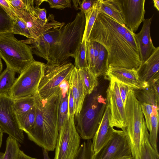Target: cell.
<instances>
[{
    "label": "cell",
    "mask_w": 159,
    "mask_h": 159,
    "mask_svg": "<svg viewBox=\"0 0 159 159\" xmlns=\"http://www.w3.org/2000/svg\"><path fill=\"white\" fill-rule=\"evenodd\" d=\"M105 78H113L124 84L133 89L140 88L137 70L121 67H110L105 73Z\"/></svg>",
    "instance_id": "d6986e66"
},
{
    "label": "cell",
    "mask_w": 159,
    "mask_h": 159,
    "mask_svg": "<svg viewBox=\"0 0 159 159\" xmlns=\"http://www.w3.org/2000/svg\"><path fill=\"white\" fill-rule=\"evenodd\" d=\"M93 154L92 142L87 140L80 145L74 159H92Z\"/></svg>",
    "instance_id": "e575fe53"
},
{
    "label": "cell",
    "mask_w": 159,
    "mask_h": 159,
    "mask_svg": "<svg viewBox=\"0 0 159 159\" xmlns=\"http://www.w3.org/2000/svg\"><path fill=\"white\" fill-rule=\"evenodd\" d=\"M74 67L67 61L59 66L45 64L44 75L38 90L40 96L46 98L54 93L62 81L69 79Z\"/></svg>",
    "instance_id": "9c48e42d"
},
{
    "label": "cell",
    "mask_w": 159,
    "mask_h": 159,
    "mask_svg": "<svg viewBox=\"0 0 159 159\" xmlns=\"http://www.w3.org/2000/svg\"><path fill=\"white\" fill-rule=\"evenodd\" d=\"M153 16V15L150 18L145 19L140 32L134 34L142 64L146 61L157 49L153 44L150 35V26Z\"/></svg>",
    "instance_id": "e0dca14e"
},
{
    "label": "cell",
    "mask_w": 159,
    "mask_h": 159,
    "mask_svg": "<svg viewBox=\"0 0 159 159\" xmlns=\"http://www.w3.org/2000/svg\"><path fill=\"white\" fill-rule=\"evenodd\" d=\"M0 5L13 20L18 18L16 9L10 4L9 0H0Z\"/></svg>",
    "instance_id": "b9f144b4"
},
{
    "label": "cell",
    "mask_w": 159,
    "mask_h": 159,
    "mask_svg": "<svg viewBox=\"0 0 159 159\" xmlns=\"http://www.w3.org/2000/svg\"><path fill=\"white\" fill-rule=\"evenodd\" d=\"M20 147L18 141L9 136L6 140V150L2 159H17Z\"/></svg>",
    "instance_id": "d6a6232c"
},
{
    "label": "cell",
    "mask_w": 159,
    "mask_h": 159,
    "mask_svg": "<svg viewBox=\"0 0 159 159\" xmlns=\"http://www.w3.org/2000/svg\"><path fill=\"white\" fill-rule=\"evenodd\" d=\"M72 1L75 9L77 10V8L78 9V6L79 5L80 7L81 1L80 0H73Z\"/></svg>",
    "instance_id": "c3c4849f"
},
{
    "label": "cell",
    "mask_w": 159,
    "mask_h": 159,
    "mask_svg": "<svg viewBox=\"0 0 159 159\" xmlns=\"http://www.w3.org/2000/svg\"><path fill=\"white\" fill-rule=\"evenodd\" d=\"M13 99L8 93L0 94V128L3 133L22 143L24 142V136L13 109Z\"/></svg>",
    "instance_id": "30bf717a"
},
{
    "label": "cell",
    "mask_w": 159,
    "mask_h": 159,
    "mask_svg": "<svg viewBox=\"0 0 159 159\" xmlns=\"http://www.w3.org/2000/svg\"><path fill=\"white\" fill-rule=\"evenodd\" d=\"M34 1L35 2L36 6L38 7L42 2H44V0H36Z\"/></svg>",
    "instance_id": "816d5d0a"
},
{
    "label": "cell",
    "mask_w": 159,
    "mask_h": 159,
    "mask_svg": "<svg viewBox=\"0 0 159 159\" xmlns=\"http://www.w3.org/2000/svg\"><path fill=\"white\" fill-rule=\"evenodd\" d=\"M3 133V132L0 128V148L2 144Z\"/></svg>",
    "instance_id": "f907efd6"
},
{
    "label": "cell",
    "mask_w": 159,
    "mask_h": 159,
    "mask_svg": "<svg viewBox=\"0 0 159 159\" xmlns=\"http://www.w3.org/2000/svg\"><path fill=\"white\" fill-rule=\"evenodd\" d=\"M105 111L98 128L93 138L94 154L98 153L111 138L114 129L110 125L111 115L109 104L106 101Z\"/></svg>",
    "instance_id": "ac0fdd59"
},
{
    "label": "cell",
    "mask_w": 159,
    "mask_h": 159,
    "mask_svg": "<svg viewBox=\"0 0 159 159\" xmlns=\"http://www.w3.org/2000/svg\"><path fill=\"white\" fill-rule=\"evenodd\" d=\"M99 12L98 1L96 0L91 8L84 13L85 22L82 40L87 42Z\"/></svg>",
    "instance_id": "4316f807"
},
{
    "label": "cell",
    "mask_w": 159,
    "mask_h": 159,
    "mask_svg": "<svg viewBox=\"0 0 159 159\" xmlns=\"http://www.w3.org/2000/svg\"><path fill=\"white\" fill-rule=\"evenodd\" d=\"M134 33L125 25L99 12L87 41L98 42L105 48L108 68L121 67L137 70L142 62Z\"/></svg>",
    "instance_id": "6da1fadb"
},
{
    "label": "cell",
    "mask_w": 159,
    "mask_h": 159,
    "mask_svg": "<svg viewBox=\"0 0 159 159\" xmlns=\"http://www.w3.org/2000/svg\"><path fill=\"white\" fill-rule=\"evenodd\" d=\"M39 20L45 24L47 20V11L45 8H40L34 6L32 7L29 11Z\"/></svg>",
    "instance_id": "f35d334b"
},
{
    "label": "cell",
    "mask_w": 159,
    "mask_h": 159,
    "mask_svg": "<svg viewBox=\"0 0 159 159\" xmlns=\"http://www.w3.org/2000/svg\"><path fill=\"white\" fill-rule=\"evenodd\" d=\"M13 20L0 5V35L11 33Z\"/></svg>",
    "instance_id": "836d02e7"
},
{
    "label": "cell",
    "mask_w": 159,
    "mask_h": 159,
    "mask_svg": "<svg viewBox=\"0 0 159 159\" xmlns=\"http://www.w3.org/2000/svg\"><path fill=\"white\" fill-rule=\"evenodd\" d=\"M12 6L16 10L29 11L33 6V0H9Z\"/></svg>",
    "instance_id": "8d00e7d4"
},
{
    "label": "cell",
    "mask_w": 159,
    "mask_h": 159,
    "mask_svg": "<svg viewBox=\"0 0 159 159\" xmlns=\"http://www.w3.org/2000/svg\"><path fill=\"white\" fill-rule=\"evenodd\" d=\"M149 134L146 124L142 129L138 159H159V154L152 148L149 140Z\"/></svg>",
    "instance_id": "7402d4cb"
},
{
    "label": "cell",
    "mask_w": 159,
    "mask_h": 159,
    "mask_svg": "<svg viewBox=\"0 0 159 159\" xmlns=\"http://www.w3.org/2000/svg\"><path fill=\"white\" fill-rule=\"evenodd\" d=\"M16 10L17 16L25 23L33 39H37L47 31L60 28L65 25L64 22L55 20L52 14H49L46 23L44 24L29 12Z\"/></svg>",
    "instance_id": "5bb4252c"
},
{
    "label": "cell",
    "mask_w": 159,
    "mask_h": 159,
    "mask_svg": "<svg viewBox=\"0 0 159 159\" xmlns=\"http://www.w3.org/2000/svg\"><path fill=\"white\" fill-rule=\"evenodd\" d=\"M35 106L33 96H29L13 99L12 107L16 116L22 115L26 113Z\"/></svg>",
    "instance_id": "484cf974"
},
{
    "label": "cell",
    "mask_w": 159,
    "mask_h": 159,
    "mask_svg": "<svg viewBox=\"0 0 159 159\" xmlns=\"http://www.w3.org/2000/svg\"><path fill=\"white\" fill-rule=\"evenodd\" d=\"M133 90L136 98L141 104H149L159 107V98L157 97L152 86Z\"/></svg>",
    "instance_id": "cb8c5ba5"
},
{
    "label": "cell",
    "mask_w": 159,
    "mask_h": 159,
    "mask_svg": "<svg viewBox=\"0 0 159 159\" xmlns=\"http://www.w3.org/2000/svg\"><path fill=\"white\" fill-rule=\"evenodd\" d=\"M80 138L74 116L68 118L59 131L54 159H74L80 146Z\"/></svg>",
    "instance_id": "ba28073f"
},
{
    "label": "cell",
    "mask_w": 159,
    "mask_h": 159,
    "mask_svg": "<svg viewBox=\"0 0 159 159\" xmlns=\"http://www.w3.org/2000/svg\"><path fill=\"white\" fill-rule=\"evenodd\" d=\"M159 47L137 70L140 88L151 85L159 79Z\"/></svg>",
    "instance_id": "2e32d148"
},
{
    "label": "cell",
    "mask_w": 159,
    "mask_h": 159,
    "mask_svg": "<svg viewBox=\"0 0 159 159\" xmlns=\"http://www.w3.org/2000/svg\"><path fill=\"white\" fill-rule=\"evenodd\" d=\"M86 58L89 67L93 73L96 58L93 41H88L87 42Z\"/></svg>",
    "instance_id": "74e56055"
},
{
    "label": "cell",
    "mask_w": 159,
    "mask_h": 159,
    "mask_svg": "<svg viewBox=\"0 0 159 159\" xmlns=\"http://www.w3.org/2000/svg\"><path fill=\"white\" fill-rule=\"evenodd\" d=\"M4 154V153L2 152H0V159H2Z\"/></svg>",
    "instance_id": "db71d44e"
},
{
    "label": "cell",
    "mask_w": 159,
    "mask_h": 159,
    "mask_svg": "<svg viewBox=\"0 0 159 159\" xmlns=\"http://www.w3.org/2000/svg\"><path fill=\"white\" fill-rule=\"evenodd\" d=\"M36 117L34 126L27 133L28 139L48 152L55 148L58 136V116L61 91L43 98L38 91L33 95Z\"/></svg>",
    "instance_id": "7a4b0ae2"
},
{
    "label": "cell",
    "mask_w": 159,
    "mask_h": 159,
    "mask_svg": "<svg viewBox=\"0 0 159 159\" xmlns=\"http://www.w3.org/2000/svg\"><path fill=\"white\" fill-rule=\"evenodd\" d=\"M69 84L74 103V117L79 114L87 94L82 84L78 69L75 67L70 76Z\"/></svg>",
    "instance_id": "ffe728a7"
},
{
    "label": "cell",
    "mask_w": 159,
    "mask_h": 159,
    "mask_svg": "<svg viewBox=\"0 0 159 159\" xmlns=\"http://www.w3.org/2000/svg\"><path fill=\"white\" fill-rule=\"evenodd\" d=\"M110 84L107 91V101L109 104L111 115L110 125L122 129L125 126V105L120 94L118 83L115 79L108 80Z\"/></svg>",
    "instance_id": "7c38bea8"
},
{
    "label": "cell",
    "mask_w": 159,
    "mask_h": 159,
    "mask_svg": "<svg viewBox=\"0 0 159 159\" xmlns=\"http://www.w3.org/2000/svg\"><path fill=\"white\" fill-rule=\"evenodd\" d=\"M89 98L86 103L83 104L79 114L74 119L77 132L81 138L86 140L93 138L105 110H98V104L104 98L102 95Z\"/></svg>",
    "instance_id": "8992f818"
},
{
    "label": "cell",
    "mask_w": 159,
    "mask_h": 159,
    "mask_svg": "<svg viewBox=\"0 0 159 159\" xmlns=\"http://www.w3.org/2000/svg\"><path fill=\"white\" fill-rule=\"evenodd\" d=\"M68 118L74 116V103L71 90L70 87L68 93Z\"/></svg>",
    "instance_id": "ee69618b"
},
{
    "label": "cell",
    "mask_w": 159,
    "mask_h": 159,
    "mask_svg": "<svg viewBox=\"0 0 159 159\" xmlns=\"http://www.w3.org/2000/svg\"><path fill=\"white\" fill-rule=\"evenodd\" d=\"M132 157L130 147L122 130L114 129L111 139L92 159H121Z\"/></svg>",
    "instance_id": "8fae6325"
},
{
    "label": "cell",
    "mask_w": 159,
    "mask_h": 159,
    "mask_svg": "<svg viewBox=\"0 0 159 159\" xmlns=\"http://www.w3.org/2000/svg\"><path fill=\"white\" fill-rule=\"evenodd\" d=\"M125 108L126 124L122 130L130 147L133 159H138L141 134L146 123L141 104L136 98L133 89L128 93Z\"/></svg>",
    "instance_id": "5b68a950"
},
{
    "label": "cell",
    "mask_w": 159,
    "mask_h": 159,
    "mask_svg": "<svg viewBox=\"0 0 159 159\" xmlns=\"http://www.w3.org/2000/svg\"><path fill=\"white\" fill-rule=\"evenodd\" d=\"M16 72L7 67L0 74V94L8 93L14 84Z\"/></svg>",
    "instance_id": "f1b7e54d"
},
{
    "label": "cell",
    "mask_w": 159,
    "mask_h": 159,
    "mask_svg": "<svg viewBox=\"0 0 159 159\" xmlns=\"http://www.w3.org/2000/svg\"><path fill=\"white\" fill-rule=\"evenodd\" d=\"M78 70L87 95L91 94L98 85L97 77L89 67L78 69Z\"/></svg>",
    "instance_id": "d4e9b609"
},
{
    "label": "cell",
    "mask_w": 159,
    "mask_h": 159,
    "mask_svg": "<svg viewBox=\"0 0 159 159\" xmlns=\"http://www.w3.org/2000/svg\"><path fill=\"white\" fill-rule=\"evenodd\" d=\"M16 116L20 128L26 134L28 133L35 123L36 117L35 106L25 114Z\"/></svg>",
    "instance_id": "4dcf8cb0"
},
{
    "label": "cell",
    "mask_w": 159,
    "mask_h": 159,
    "mask_svg": "<svg viewBox=\"0 0 159 159\" xmlns=\"http://www.w3.org/2000/svg\"><path fill=\"white\" fill-rule=\"evenodd\" d=\"M96 0H84L81 2L79 9L84 13L92 7Z\"/></svg>",
    "instance_id": "f6af8a7d"
},
{
    "label": "cell",
    "mask_w": 159,
    "mask_h": 159,
    "mask_svg": "<svg viewBox=\"0 0 159 159\" xmlns=\"http://www.w3.org/2000/svg\"><path fill=\"white\" fill-rule=\"evenodd\" d=\"M125 26L135 33L145 20V0H119Z\"/></svg>",
    "instance_id": "4fadbf2b"
},
{
    "label": "cell",
    "mask_w": 159,
    "mask_h": 159,
    "mask_svg": "<svg viewBox=\"0 0 159 159\" xmlns=\"http://www.w3.org/2000/svg\"><path fill=\"white\" fill-rule=\"evenodd\" d=\"M69 84L66 80L61 84L59 88L61 91L58 116V132L68 119V93Z\"/></svg>",
    "instance_id": "603a6c76"
},
{
    "label": "cell",
    "mask_w": 159,
    "mask_h": 159,
    "mask_svg": "<svg viewBox=\"0 0 159 159\" xmlns=\"http://www.w3.org/2000/svg\"><path fill=\"white\" fill-rule=\"evenodd\" d=\"M86 43L85 40H82L74 53V66L77 69L89 67L86 58Z\"/></svg>",
    "instance_id": "1f68e13d"
},
{
    "label": "cell",
    "mask_w": 159,
    "mask_h": 159,
    "mask_svg": "<svg viewBox=\"0 0 159 159\" xmlns=\"http://www.w3.org/2000/svg\"><path fill=\"white\" fill-rule=\"evenodd\" d=\"M62 27L47 31L36 39H28L21 41L29 46L32 54L47 61L49 50L58 39Z\"/></svg>",
    "instance_id": "9a60e30c"
},
{
    "label": "cell",
    "mask_w": 159,
    "mask_h": 159,
    "mask_svg": "<svg viewBox=\"0 0 159 159\" xmlns=\"http://www.w3.org/2000/svg\"><path fill=\"white\" fill-rule=\"evenodd\" d=\"M0 57L7 67L19 74L35 61L29 46L11 33L0 35Z\"/></svg>",
    "instance_id": "277c9868"
},
{
    "label": "cell",
    "mask_w": 159,
    "mask_h": 159,
    "mask_svg": "<svg viewBox=\"0 0 159 159\" xmlns=\"http://www.w3.org/2000/svg\"><path fill=\"white\" fill-rule=\"evenodd\" d=\"M48 2L51 8L62 10L66 8H71L70 0H44Z\"/></svg>",
    "instance_id": "60d3db41"
},
{
    "label": "cell",
    "mask_w": 159,
    "mask_h": 159,
    "mask_svg": "<svg viewBox=\"0 0 159 159\" xmlns=\"http://www.w3.org/2000/svg\"><path fill=\"white\" fill-rule=\"evenodd\" d=\"M42 152L43 156V159H51L48 155V151L43 149Z\"/></svg>",
    "instance_id": "7dc6e473"
},
{
    "label": "cell",
    "mask_w": 159,
    "mask_h": 159,
    "mask_svg": "<svg viewBox=\"0 0 159 159\" xmlns=\"http://www.w3.org/2000/svg\"><path fill=\"white\" fill-rule=\"evenodd\" d=\"M107 52L105 48L100 44V49L95 61L93 74L97 77L105 75L108 67Z\"/></svg>",
    "instance_id": "f546056e"
},
{
    "label": "cell",
    "mask_w": 159,
    "mask_h": 159,
    "mask_svg": "<svg viewBox=\"0 0 159 159\" xmlns=\"http://www.w3.org/2000/svg\"><path fill=\"white\" fill-rule=\"evenodd\" d=\"M154 7L158 11H159V0H153Z\"/></svg>",
    "instance_id": "681fc988"
},
{
    "label": "cell",
    "mask_w": 159,
    "mask_h": 159,
    "mask_svg": "<svg viewBox=\"0 0 159 159\" xmlns=\"http://www.w3.org/2000/svg\"><path fill=\"white\" fill-rule=\"evenodd\" d=\"M121 159H133L132 157H125Z\"/></svg>",
    "instance_id": "11a10c76"
},
{
    "label": "cell",
    "mask_w": 159,
    "mask_h": 159,
    "mask_svg": "<svg viewBox=\"0 0 159 159\" xmlns=\"http://www.w3.org/2000/svg\"><path fill=\"white\" fill-rule=\"evenodd\" d=\"M117 81L118 83L120 96L125 105L128 93L130 89H133L129 86Z\"/></svg>",
    "instance_id": "7bdbcfd3"
},
{
    "label": "cell",
    "mask_w": 159,
    "mask_h": 159,
    "mask_svg": "<svg viewBox=\"0 0 159 159\" xmlns=\"http://www.w3.org/2000/svg\"><path fill=\"white\" fill-rule=\"evenodd\" d=\"M17 159H37L26 154L22 151L20 150L19 152Z\"/></svg>",
    "instance_id": "bcb514c9"
},
{
    "label": "cell",
    "mask_w": 159,
    "mask_h": 159,
    "mask_svg": "<svg viewBox=\"0 0 159 159\" xmlns=\"http://www.w3.org/2000/svg\"><path fill=\"white\" fill-rule=\"evenodd\" d=\"M85 22L84 14L80 11L73 21L61 28L58 39L49 50L46 65L59 66L67 62L70 57H73L82 42Z\"/></svg>",
    "instance_id": "3957f363"
},
{
    "label": "cell",
    "mask_w": 159,
    "mask_h": 159,
    "mask_svg": "<svg viewBox=\"0 0 159 159\" xmlns=\"http://www.w3.org/2000/svg\"><path fill=\"white\" fill-rule=\"evenodd\" d=\"M99 11L125 25L123 12L119 0H98Z\"/></svg>",
    "instance_id": "44dd1931"
},
{
    "label": "cell",
    "mask_w": 159,
    "mask_h": 159,
    "mask_svg": "<svg viewBox=\"0 0 159 159\" xmlns=\"http://www.w3.org/2000/svg\"><path fill=\"white\" fill-rule=\"evenodd\" d=\"M45 64L35 61L16 78L8 93L13 99L33 96L38 90L43 76Z\"/></svg>",
    "instance_id": "52a82bcc"
},
{
    "label": "cell",
    "mask_w": 159,
    "mask_h": 159,
    "mask_svg": "<svg viewBox=\"0 0 159 159\" xmlns=\"http://www.w3.org/2000/svg\"><path fill=\"white\" fill-rule=\"evenodd\" d=\"M3 69V65L1 59V58L0 57V74L2 72V71Z\"/></svg>",
    "instance_id": "f5cc1de1"
},
{
    "label": "cell",
    "mask_w": 159,
    "mask_h": 159,
    "mask_svg": "<svg viewBox=\"0 0 159 159\" xmlns=\"http://www.w3.org/2000/svg\"><path fill=\"white\" fill-rule=\"evenodd\" d=\"M159 107L153 106V112L151 119V127L149 131V140L153 148L158 154L157 148V135L159 126Z\"/></svg>",
    "instance_id": "83f0119b"
},
{
    "label": "cell",
    "mask_w": 159,
    "mask_h": 159,
    "mask_svg": "<svg viewBox=\"0 0 159 159\" xmlns=\"http://www.w3.org/2000/svg\"><path fill=\"white\" fill-rule=\"evenodd\" d=\"M11 33L24 36L28 39H32L30 32L24 22L19 17L13 20Z\"/></svg>",
    "instance_id": "d590c367"
},
{
    "label": "cell",
    "mask_w": 159,
    "mask_h": 159,
    "mask_svg": "<svg viewBox=\"0 0 159 159\" xmlns=\"http://www.w3.org/2000/svg\"><path fill=\"white\" fill-rule=\"evenodd\" d=\"M141 107L143 114L145 119V123L149 131L151 127V119L153 112V106L146 103L141 104Z\"/></svg>",
    "instance_id": "ab89813d"
}]
</instances>
